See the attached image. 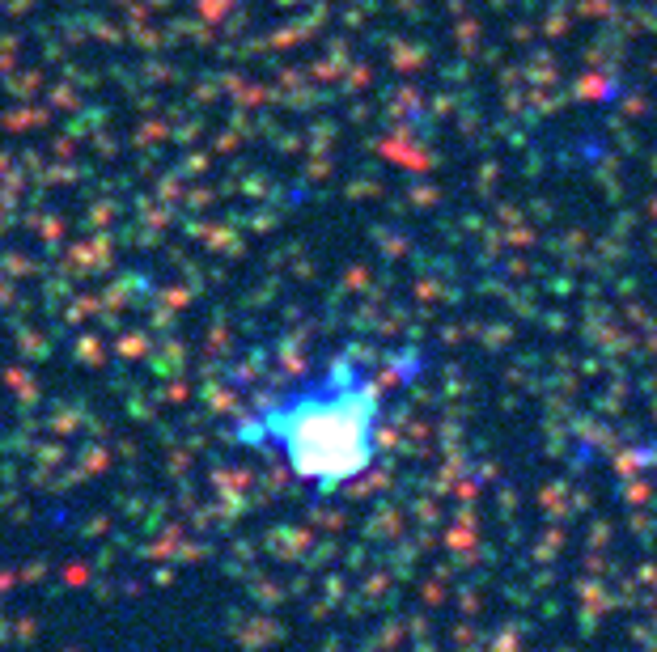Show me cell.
Segmentation results:
<instances>
[{
    "label": "cell",
    "mask_w": 657,
    "mask_h": 652,
    "mask_svg": "<svg viewBox=\"0 0 657 652\" xmlns=\"http://www.w3.org/2000/svg\"><path fill=\"white\" fill-rule=\"evenodd\" d=\"M242 437L284 454L293 475L327 492L357 479L374 458L378 390L361 369L335 365L327 377L263 407L255 424L242 428Z\"/></svg>",
    "instance_id": "6da1fadb"
}]
</instances>
